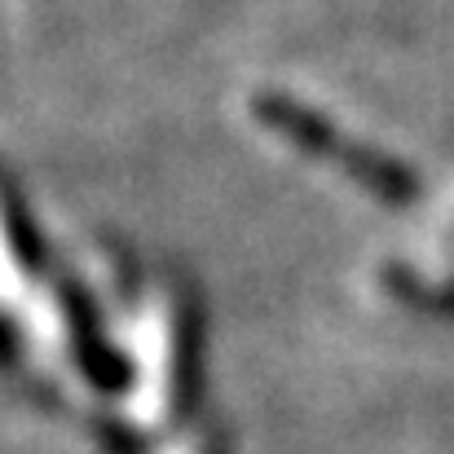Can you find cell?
Masks as SVG:
<instances>
[{"label": "cell", "instance_id": "cell-1", "mask_svg": "<svg viewBox=\"0 0 454 454\" xmlns=\"http://www.w3.org/2000/svg\"><path fill=\"white\" fill-rule=\"evenodd\" d=\"M168 454H194V450H190V446H181V450H176V446H172V450H168Z\"/></svg>", "mask_w": 454, "mask_h": 454}]
</instances>
